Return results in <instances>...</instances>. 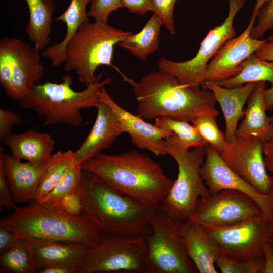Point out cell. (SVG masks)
Returning a JSON list of instances; mask_svg holds the SVG:
<instances>
[{
	"label": "cell",
	"mask_w": 273,
	"mask_h": 273,
	"mask_svg": "<svg viewBox=\"0 0 273 273\" xmlns=\"http://www.w3.org/2000/svg\"><path fill=\"white\" fill-rule=\"evenodd\" d=\"M76 192L82 214L102 235L146 237L151 231L152 218L160 210V204L122 195L82 169Z\"/></svg>",
	"instance_id": "obj_1"
},
{
	"label": "cell",
	"mask_w": 273,
	"mask_h": 273,
	"mask_svg": "<svg viewBox=\"0 0 273 273\" xmlns=\"http://www.w3.org/2000/svg\"><path fill=\"white\" fill-rule=\"evenodd\" d=\"M121 74L133 88L138 102L136 115L144 119L167 116L191 122L200 115L217 117L219 114L211 91L190 87L170 73L158 69L142 76L139 81Z\"/></svg>",
	"instance_id": "obj_2"
},
{
	"label": "cell",
	"mask_w": 273,
	"mask_h": 273,
	"mask_svg": "<svg viewBox=\"0 0 273 273\" xmlns=\"http://www.w3.org/2000/svg\"><path fill=\"white\" fill-rule=\"evenodd\" d=\"M82 169L122 195L158 204L174 181L149 155L136 150L118 155L101 153Z\"/></svg>",
	"instance_id": "obj_3"
},
{
	"label": "cell",
	"mask_w": 273,
	"mask_h": 273,
	"mask_svg": "<svg viewBox=\"0 0 273 273\" xmlns=\"http://www.w3.org/2000/svg\"><path fill=\"white\" fill-rule=\"evenodd\" d=\"M19 238L78 243L90 246L102 236L98 228L83 214L72 215L61 205L33 200L1 220Z\"/></svg>",
	"instance_id": "obj_4"
},
{
	"label": "cell",
	"mask_w": 273,
	"mask_h": 273,
	"mask_svg": "<svg viewBox=\"0 0 273 273\" xmlns=\"http://www.w3.org/2000/svg\"><path fill=\"white\" fill-rule=\"evenodd\" d=\"M100 80L76 91L72 88L71 76L66 74L60 83L36 84L19 103L22 108L32 110L42 117L44 125L64 124L78 127L83 120L81 110L97 108L100 102L98 90L112 81L110 77Z\"/></svg>",
	"instance_id": "obj_5"
},
{
	"label": "cell",
	"mask_w": 273,
	"mask_h": 273,
	"mask_svg": "<svg viewBox=\"0 0 273 273\" xmlns=\"http://www.w3.org/2000/svg\"><path fill=\"white\" fill-rule=\"evenodd\" d=\"M131 33L107 22H84L66 46L64 70L75 72L78 80L86 87L94 84L104 74L102 72L96 76L97 68L101 65L113 67L115 46Z\"/></svg>",
	"instance_id": "obj_6"
},
{
	"label": "cell",
	"mask_w": 273,
	"mask_h": 273,
	"mask_svg": "<svg viewBox=\"0 0 273 273\" xmlns=\"http://www.w3.org/2000/svg\"><path fill=\"white\" fill-rule=\"evenodd\" d=\"M162 145L166 154L176 162L178 173L168 193L160 203V208L173 218L183 221L191 217L199 198L210 194L201 175L206 147L189 150L173 133L164 140Z\"/></svg>",
	"instance_id": "obj_7"
},
{
	"label": "cell",
	"mask_w": 273,
	"mask_h": 273,
	"mask_svg": "<svg viewBox=\"0 0 273 273\" xmlns=\"http://www.w3.org/2000/svg\"><path fill=\"white\" fill-rule=\"evenodd\" d=\"M181 221L160 210L151 220L145 237L146 252L144 273H196L181 236Z\"/></svg>",
	"instance_id": "obj_8"
},
{
	"label": "cell",
	"mask_w": 273,
	"mask_h": 273,
	"mask_svg": "<svg viewBox=\"0 0 273 273\" xmlns=\"http://www.w3.org/2000/svg\"><path fill=\"white\" fill-rule=\"evenodd\" d=\"M146 252L145 237L102 235L88 246L78 273H144Z\"/></svg>",
	"instance_id": "obj_9"
},
{
	"label": "cell",
	"mask_w": 273,
	"mask_h": 273,
	"mask_svg": "<svg viewBox=\"0 0 273 273\" xmlns=\"http://www.w3.org/2000/svg\"><path fill=\"white\" fill-rule=\"evenodd\" d=\"M40 51L17 38L0 40V84L6 94L19 102L44 76Z\"/></svg>",
	"instance_id": "obj_10"
},
{
	"label": "cell",
	"mask_w": 273,
	"mask_h": 273,
	"mask_svg": "<svg viewBox=\"0 0 273 273\" xmlns=\"http://www.w3.org/2000/svg\"><path fill=\"white\" fill-rule=\"evenodd\" d=\"M228 2L227 17L222 24L209 30L193 58L183 62L161 58L157 64L158 69L173 75L181 83L190 87L200 88L205 81L206 69L210 60L228 40L236 35L234 21L237 13L244 6L245 0Z\"/></svg>",
	"instance_id": "obj_11"
},
{
	"label": "cell",
	"mask_w": 273,
	"mask_h": 273,
	"mask_svg": "<svg viewBox=\"0 0 273 273\" xmlns=\"http://www.w3.org/2000/svg\"><path fill=\"white\" fill-rule=\"evenodd\" d=\"M263 214L258 203L240 191L222 190L198 200L190 218L205 228L232 226Z\"/></svg>",
	"instance_id": "obj_12"
},
{
	"label": "cell",
	"mask_w": 273,
	"mask_h": 273,
	"mask_svg": "<svg viewBox=\"0 0 273 273\" xmlns=\"http://www.w3.org/2000/svg\"><path fill=\"white\" fill-rule=\"evenodd\" d=\"M221 253L238 260L263 257L262 246L271 238V221L263 214L223 228H205Z\"/></svg>",
	"instance_id": "obj_13"
},
{
	"label": "cell",
	"mask_w": 273,
	"mask_h": 273,
	"mask_svg": "<svg viewBox=\"0 0 273 273\" xmlns=\"http://www.w3.org/2000/svg\"><path fill=\"white\" fill-rule=\"evenodd\" d=\"M264 141L251 136L228 142L220 156L236 174L262 195L271 193L273 176L264 162Z\"/></svg>",
	"instance_id": "obj_14"
},
{
	"label": "cell",
	"mask_w": 273,
	"mask_h": 273,
	"mask_svg": "<svg viewBox=\"0 0 273 273\" xmlns=\"http://www.w3.org/2000/svg\"><path fill=\"white\" fill-rule=\"evenodd\" d=\"M205 159L201 168L203 181L210 194L225 189L240 191L253 199L260 206L264 216L273 219V196L271 193L262 195L236 174L224 162L220 155L210 145L205 148Z\"/></svg>",
	"instance_id": "obj_15"
},
{
	"label": "cell",
	"mask_w": 273,
	"mask_h": 273,
	"mask_svg": "<svg viewBox=\"0 0 273 273\" xmlns=\"http://www.w3.org/2000/svg\"><path fill=\"white\" fill-rule=\"evenodd\" d=\"M261 7L256 3L249 24L238 37L228 40L208 63L205 74V81L219 83L237 75L241 69V64L265 41L255 39L250 35L256 21L257 13Z\"/></svg>",
	"instance_id": "obj_16"
},
{
	"label": "cell",
	"mask_w": 273,
	"mask_h": 273,
	"mask_svg": "<svg viewBox=\"0 0 273 273\" xmlns=\"http://www.w3.org/2000/svg\"><path fill=\"white\" fill-rule=\"evenodd\" d=\"M98 94L100 100L112 109L125 132L128 134L131 142L138 148L149 151L156 156L167 155L162 143L172 132L148 123L138 115L121 107L109 95L104 86L99 89Z\"/></svg>",
	"instance_id": "obj_17"
},
{
	"label": "cell",
	"mask_w": 273,
	"mask_h": 273,
	"mask_svg": "<svg viewBox=\"0 0 273 273\" xmlns=\"http://www.w3.org/2000/svg\"><path fill=\"white\" fill-rule=\"evenodd\" d=\"M94 125L79 148L75 152V164L82 167L87 161L109 148L125 132L123 127L110 107L100 100Z\"/></svg>",
	"instance_id": "obj_18"
},
{
	"label": "cell",
	"mask_w": 273,
	"mask_h": 273,
	"mask_svg": "<svg viewBox=\"0 0 273 273\" xmlns=\"http://www.w3.org/2000/svg\"><path fill=\"white\" fill-rule=\"evenodd\" d=\"M2 150L1 148L0 163L15 202L33 200L48 162L42 165L22 162Z\"/></svg>",
	"instance_id": "obj_19"
},
{
	"label": "cell",
	"mask_w": 273,
	"mask_h": 273,
	"mask_svg": "<svg viewBox=\"0 0 273 273\" xmlns=\"http://www.w3.org/2000/svg\"><path fill=\"white\" fill-rule=\"evenodd\" d=\"M181 236L189 257L200 273H217L215 262L221 254L204 227L189 218L181 221Z\"/></svg>",
	"instance_id": "obj_20"
},
{
	"label": "cell",
	"mask_w": 273,
	"mask_h": 273,
	"mask_svg": "<svg viewBox=\"0 0 273 273\" xmlns=\"http://www.w3.org/2000/svg\"><path fill=\"white\" fill-rule=\"evenodd\" d=\"M34 261L35 273L60 263H81L88 247L82 243L40 239H24Z\"/></svg>",
	"instance_id": "obj_21"
},
{
	"label": "cell",
	"mask_w": 273,
	"mask_h": 273,
	"mask_svg": "<svg viewBox=\"0 0 273 273\" xmlns=\"http://www.w3.org/2000/svg\"><path fill=\"white\" fill-rule=\"evenodd\" d=\"M256 83H248L234 88L224 87L209 81H205L202 85L203 88L213 93L221 108L225 124L224 134L228 142L235 139L238 121L244 116L243 107Z\"/></svg>",
	"instance_id": "obj_22"
},
{
	"label": "cell",
	"mask_w": 273,
	"mask_h": 273,
	"mask_svg": "<svg viewBox=\"0 0 273 273\" xmlns=\"http://www.w3.org/2000/svg\"><path fill=\"white\" fill-rule=\"evenodd\" d=\"M265 86V82L256 83L244 111V118L236 130L235 139L254 136L265 142L273 134V124L266 113L264 97Z\"/></svg>",
	"instance_id": "obj_23"
},
{
	"label": "cell",
	"mask_w": 273,
	"mask_h": 273,
	"mask_svg": "<svg viewBox=\"0 0 273 273\" xmlns=\"http://www.w3.org/2000/svg\"><path fill=\"white\" fill-rule=\"evenodd\" d=\"M2 142L11 149L14 157L37 165L49 161L55 144L49 134L31 129L21 134L9 135Z\"/></svg>",
	"instance_id": "obj_24"
},
{
	"label": "cell",
	"mask_w": 273,
	"mask_h": 273,
	"mask_svg": "<svg viewBox=\"0 0 273 273\" xmlns=\"http://www.w3.org/2000/svg\"><path fill=\"white\" fill-rule=\"evenodd\" d=\"M91 0H71L67 9L54 21H62L66 26V32L62 40L57 44L47 47L41 53L47 58L53 67L60 66L65 61L66 46L80 25L89 21L86 7Z\"/></svg>",
	"instance_id": "obj_25"
},
{
	"label": "cell",
	"mask_w": 273,
	"mask_h": 273,
	"mask_svg": "<svg viewBox=\"0 0 273 273\" xmlns=\"http://www.w3.org/2000/svg\"><path fill=\"white\" fill-rule=\"evenodd\" d=\"M29 11V20L25 26L28 39L40 51L50 43L52 17L55 11L54 0H25Z\"/></svg>",
	"instance_id": "obj_26"
},
{
	"label": "cell",
	"mask_w": 273,
	"mask_h": 273,
	"mask_svg": "<svg viewBox=\"0 0 273 273\" xmlns=\"http://www.w3.org/2000/svg\"><path fill=\"white\" fill-rule=\"evenodd\" d=\"M162 25L159 17L153 12L140 31L134 34L131 33L118 45L128 50L138 59L144 61L149 55L159 48Z\"/></svg>",
	"instance_id": "obj_27"
},
{
	"label": "cell",
	"mask_w": 273,
	"mask_h": 273,
	"mask_svg": "<svg viewBox=\"0 0 273 273\" xmlns=\"http://www.w3.org/2000/svg\"><path fill=\"white\" fill-rule=\"evenodd\" d=\"M241 66L240 71L235 76L217 84L227 88L266 81L273 85V62L261 59L254 53L246 58Z\"/></svg>",
	"instance_id": "obj_28"
},
{
	"label": "cell",
	"mask_w": 273,
	"mask_h": 273,
	"mask_svg": "<svg viewBox=\"0 0 273 273\" xmlns=\"http://www.w3.org/2000/svg\"><path fill=\"white\" fill-rule=\"evenodd\" d=\"M74 163L75 152L72 150L58 151L52 154L41 177L34 200L46 201L49 193Z\"/></svg>",
	"instance_id": "obj_29"
},
{
	"label": "cell",
	"mask_w": 273,
	"mask_h": 273,
	"mask_svg": "<svg viewBox=\"0 0 273 273\" xmlns=\"http://www.w3.org/2000/svg\"><path fill=\"white\" fill-rule=\"evenodd\" d=\"M0 254V266L3 271L35 273L33 258L24 239L19 238L14 245Z\"/></svg>",
	"instance_id": "obj_30"
},
{
	"label": "cell",
	"mask_w": 273,
	"mask_h": 273,
	"mask_svg": "<svg viewBox=\"0 0 273 273\" xmlns=\"http://www.w3.org/2000/svg\"><path fill=\"white\" fill-rule=\"evenodd\" d=\"M154 124L162 129L174 133L181 144L188 149L205 148L208 145L195 126L189 122L161 116L155 118Z\"/></svg>",
	"instance_id": "obj_31"
},
{
	"label": "cell",
	"mask_w": 273,
	"mask_h": 273,
	"mask_svg": "<svg viewBox=\"0 0 273 273\" xmlns=\"http://www.w3.org/2000/svg\"><path fill=\"white\" fill-rule=\"evenodd\" d=\"M216 117L213 115L202 114L194 118L191 123L204 140L220 155L228 142L217 124Z\"/></svg>",
	"instance_id": "obj_32"
},
{
	"label": "cell",
	"mask_w": 273,
	"mask_h": 273,
	"mask_svg": "<svg viewBox=\"0 0 273 273\" xmlns=\"http://www.w3.org/2000/svg\"><path fill=\"white\" fill-rule=\"evenodd\" d=\"M81 176L82 168L74 163L49 193L46 201L55 205H61L66 196L76 192Z\"/></svg>",
	"instance_id": "obj_33"
},
{
	"label": "cell",
	"mask_w": 273,
	"mask_h": 273,
	"mask_svg": "<svg viewBox=\"0 0 273 273\" xmlns=\"http://www.w3.org/2000/svg\"><path fill=\"white\" fill-rule=\"evenodd\" d=\"M264 257L238 260L221 254L215 262L216 267L223 273H262Z\"/></svg>",
	"instance_id": "obj_34"
},
{
	"label": "cell",
	"mask_w": 273,
	"mask_h": 273,
	"mask_svg": "<svg viewBox=\"0 0 273 273\" xmlns=\"http://www.w3.org/2000/svg\"><path fill=\"white\" fill-rule=\"evenodd\" d=\"M256 21L250 35L253 38L260 39L268 31L273 29V0H268L260 8Z\"/></svg>",
	"instance_id": "obj_35"
},
{
	"label": "cell",
	"mask_w": 273,
	"mask_h": 273,
	"mask_svg": "<svg viewBox=\"0 0 273 273\" xmlns=\"http://www.w3.org/2000/svg\"><path fill=\"white\" fill-rule=\"evenodd\" d=\"M153 13H155L161 20L168 32L172 35L175 33L174 24V10L175 4L177 0H151Z\"/></svg>",
	"instance_id": "obj_36"
},
{
	"label": "cell",
	"mask_w": 273,
	"mask_h": 273,
	"mask_svg": "<svg viewBox=\"0 0 273 273\" xmlns=\"http://www.w3.org/2000/svg\"><path fill=\"white\" fill-rule=\"evenodd\" d=\"M120 8L121 0H91L87 15L95 21L107 22L110 14Z\"/></svg>",
	"instance_id": "obj_37"
},
{
	"label": "cell",
	"mask_w": 273,
	"mask_h": 273,
	"mask_svg": "<svg viewBox=\"0 0 273 273\" xmlns=\"http://www.w3.org/2000/svg\"><path fill=\"white\" fill-rule=\"evenodd\" d=\"M23 123L21 118L15 112L9 109H0V140L12 134L14 125Z\"/></svg>",
	"instance_id": "obj_38"
},
{
	"label": "cell",
	"mask_w": 273,
	"mask_h": 273,
	"mask_svg": "<svg viewBox=\"0 0 273 273\" xmlns=\"http://www.w3.org/2000/svg\"><path fill=\"white\" fill-rule=\"evenodd\" d=\"M5 176L3 165L0 163V206L8 210H14L16 205Z\"/></svg>",
	"instance_id": "obj_39"
},
{
	"label": "cell",
	"mask_w": 273,
	"mask_h": 273,
	"mask_svg": "<svg viewBox=\"0 0 273 273\" xmlns=\"http://www.w3.org/2000/svg\"><path fill=\"white\" fill-rule=\"evenodd\" d=\"M19 238L13 230L3 221H0V254L7 251Z\"/></svg>",
	"instance_id": "obj_40"
},
{
	"label": "cell",
	"mask_w": 273,
	"mask_h": 273,
	"mask_svg": "<svg viewBox=\"0 0 273 273\" xmlns=\"http://www.w3.org/2000/svg\"><path fill=\"white\" fill-rule=\"evenodd\" d=\"M122 7L127 8L131 13L140 15L148 11L153 12L151 0H121Z\"/></svg>",
	"instance_id": "obj_41"
},
{
	"label": "cell",
	"mask_w": 273,
	"mask_h": 273,
	"mask_svg": "<svg viewBox=\"0 0 273 273\" xmlns=\"http://www.w3.org/2000/svg\"><path fill=\"white\" fill-rule=\"evenodd\" d=\"M61 205L67 212L72 215H82L81 202L76 192L66 196Z\"/></svg>",
	"instance_id": "obj_42"
},
{
	"label": "cell",
	"mask_w": 273,
	"mask_h": 273,
	"mask_svg": "<svg viewBox=\"0 0 273 273\" xmlns=\"http://www.w3.org/2000/svg\"><path fill=\"white\" fill-rule=\"evenodd\" d=\"M80 263H60L46 266L38 273H78Z\"/></svg>",
	"instance_id": "obj_43"
},
{
	"label": "cell",
	"mask_w": 273,
	"mask_h": 273,
	"mask_svg": "<svg viewBox=\"0 0 273 273\" xmlns=\"http://www.w3.org/2000/svg\"><path fill=\"white\" fill-rule=\"evenodd\" d=\"M264 266L262 273H273V244L268 240L262 246Z\"/></svg>",
	"instance_id": "obj_44"
},
{
	"label": "cell",
	"mask_w": 273,
	"mask_h": 273,
	"mask_svg": "<svg viewBox=\"0 0 273 273\" xmlns=\"http://www.w3.org/2000/svg\"><path fill=\"white\" fill-rule=\"evenodd\" d=\"M254 54L261 59L273 62V34L266 39Z\"/></svg>",
	"instance_id": "obj_45"
},
{
	"label": "cell",
	"mask_w": 273,
	"mask_h": 273,
	"mask_svg": "<svg viewBox=\"0 0 273 273\" xmlns=\"http://www.w3.org/2000/svg\"><path fill=\"white\" fill-rule=\"evenodd\" d=\"M264 156L266 167L273 174V134L264 142Z\"/></svg>",
	"instance_id": "obj_46"
},
{
	"label": "cell",
	"mask_w": 273,
	"mask_h": 273,
	"mask_svg": "<svg viewBox=\"0 0 273 273\" xmlns=\"http://www.w3.org/2000/svg\"><path fill=\"white\" fill-rule=\"evenodd\" d=\"M264 102L267 111L273 110V85L264 91Z\"/></svg>",
	"instance_id": "obj_47"
},
{
	"label": "cell",
	"mask_w": 273,
	"mask_h": 273,
	"mask_svg": "<svg viewBox=\"0 0 273 273\" xmlns=\"http://www.w3.org/2000/svg\"><path fill=\"white\" fill-rule=\"evenodd\" d=\"M271 193L273 196V187H272V189ZM270 239H273V219L271 221V238Z\"/></svg>",
	"instance_id": "obj_48"
},
{
	"label": "cell",
	"mask_w": 273,
	"mask_h": 273,
	"mask_svg": "<svg viewBox=\"0 0 273 273\" xmlns=\"http://www.w3.org/2000/svg\"><path fill=\"white\" fill-rule=\"evenodd\" d=\"M269 119H270V121L271 123L273 124V114H272V115L269 117Z\"/></svg>",
	"instance_id": "obj_49"
},
{
	"label": "cell",
	"mask_w": 273,
	"mask_h": 273,
	"mask_svg": "<svg viewBox=\"0 0 273 273\" xmlns=\"http://www.w3.org/2000/svg\"><path fill=\"white\" fill-rule=\"evenodd\" d=\"M268 241L273 244V239H269Z\"/></svg>",
	"instance_id": "obj_50"
},
{
	"label": "cell",
	"mask_w": 273,
	"mask_h": 273,
	"mask_svg": "<svg viewBox=\"0 0 273 273\" xmlns=\"http://www.w3.org/2000/svg\"><path fill=\"white\" fill-rule=\"evenodd\" d=\"M265 3H266L267 1H268V0H264Z\"/></svg>",
	"instance_id": "obj_51"
},
{
	"label": "cell",
	"mask_w": 273,
	"mask_h": 273,
	"mask_svg": "<svg viewBox=\"0 0 273 273\" xmlns=\"http://www.w3.org/2000/svg\"><path fill=\"white\" fill-rule=\"evenodd\" d=\"M198 1H202V0H198Z\"/></svg>",
	"instance_id": "obj_52"
}]
</instances>
